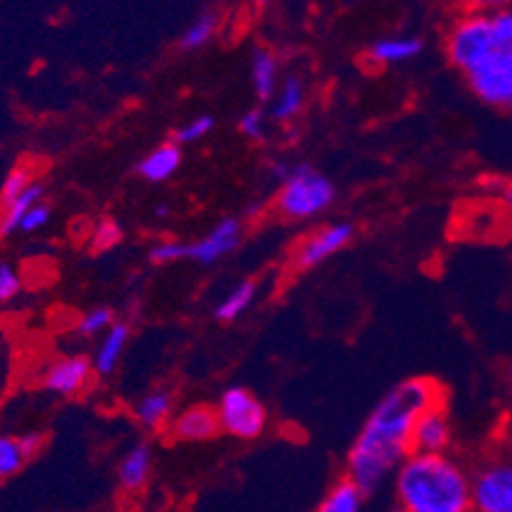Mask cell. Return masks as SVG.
<instances>
[{
	"instance_id": "6da1fadb",
	"label": "cell",
	"mask_w": 512,
	"mask_h": 512,
	"mask_svg": "<svg viewBox=\"0 0 512 512\" xmlns=\"http://www.w3.org/2000/svg\"><path fill=\"white\" fill-rule=\"evenodd\" d=\"M441 403V385L431 377H408L377 400L347 454V479L365 495L388 484L413 454L416 418Z\"/></svg>"
},
{
	"instance_id": "7a4b0ae2",
	"label": "cell",
	"mask_w": 512,
	"mask_h": 512,
	"mask_svg": "<svg viewBox=\"0 0 512 512\" xmlns=\"http://www.w3.org/2000/svg\"><path fill=\"white\" fill-rule=\"evenodd\" d=\"M400 512H474L472 472L456 456L413 451L393 477Z\"/></svg>"
},
{
	"instance_id": "3957f363",
	"label": "cell",
	"mask_w": 512,
	"mask_h": 512,
	"mask_svg": "<svg viewBox=\"0 0 512 512\" xmlns=\"http://www.w3.org/2000/svg\"><path fill=\"white\" fill-rule=\"evenodd\" d=\"M276 174L281 186H278L273 207L283 220L306 222L332 209L337 199V186L327 174H321L309 164H278Z\"/></svg>"
},
{
	"instance_id": "277c9868",
	"label": "cell",
	"mask_w": 512,
	"mask_h": 512,
	"mask_svg": "<svg viewBox=\"0 0 512 512\" xmlns=\"http://www.w3.org/2000/svg\"><path fill=\"white\" fill-rule=\"evenodd\" d=\"M497 49H500V41H497L495 26H492V16H484V13H462L446 29V59L464 77Z\"/></svg>"
},
{
	"instance_id": "5b68a950",
	"label": "cell",
	"mask_w": 512,
	"mask_h": 512,
	"mask_svg": "<svg viewBox=\"0 0 512 512\" xmlns=\"http://www.w3.org/2000/svg\"><path fill=\"white\" fill-rule=\"evenodd\" d=\"M217 421H220L222 434L232 436L237 441H255L265 434V428L271 423L268 408L263 400L248 388L232 385L222 390V395L214 403Z\"/></svg>"
},
{
	"instance_id": "8992f818",
	"label": "cell",
	"mask_w": 512,
	"mask_h": 512,
	"mask_svg": "<svg viewBox=\"0 0 512 512\" xmlns=\"http://www.w3.org/2000/svg\"><path fill=\"white\" fill-rule=\"evenodd\" d=\"M46 199L44 181L36 176L34 166L21 164L6 176L0 186V242L18 235L26 214Z\"/></svg>"
},
{
	"instance_id": "52a82bcc",
	"label": "cell",
	"mask_w": 512,
	"mask_h": 512,
	"mask_svg": "<svg viewBox=\"0 0 512 512\" xmlns=\"http://www.w3.org/2000/svg\"><path fill=\"white\" fill-rule=\"evenodd\" d=\"M472 95L487 107L512 113V49L500 46L467 74Z\"/></svg>"
},
{
	"instance_id": "ba28073f",
	"label": "cell",
	"mask_w": 512,
	"mask_h": 512,
	"mask_svg": "<svg viewBox=\"0 0 512 512\" xmlns=\"http://www.w3.org/2000/svg\"><path fill=\"white\" fill-rule=\"evenodd\" d=\"M474 512H512V454L490 456L472 472Z\"/></svg>"
},
{
	"instance_id": "9c48e42d",
	"label": "cell",
	"mask_w": 512,
	"mask_h": 512,
	"mask_svg": "<svg viewBox=\"0 0 512 512\" xmlns=\"http://www.w3.org/2000/svg\"><path fill=\"white\" fill-rule=\"evenodd\" d=\"M355 225L349 220L339 222H327V225L311 230L304 240H299V245L293 248L291 263L299 273L314 271L319 265L327 263L329 258L342 253L349 242L355 240Z\"/></svg>"
},
{
	"instance_id": "30bf717a",
	"label": "cell",
	"mask_w": 512,
	"mask_h": 512,
	"mask_svg": "<svg viewBox=\"0 0 512 512\" xmlns=\"http://www.w3.org/2000/svg\"><path fill=\"white\" fill-rule=\"evenodd\" d=\"M92 360L85 355H59L39 372V388L57 398H77L92 383Z\"/></svg>"
},
{
	"instance_id": "8fae6325",
	"label": "cell",
	"mask_w": 512,
	"mask_h": 512,
	"mask_svg": "<svg viewBox=\"0 0 512 512\" xmlns=\"http://www.w3.org/2000/svg\"><path fill=\"white\" fill-rule=\"evenodd\" d=\"M242 232L245 230H242L240 217H222L197 240H186L184 260L197 265H217L240 248Z\"/></svg>"
},
{
	"instance_id": "7c38bea8",
	"label": "cell",
	"mask_w": 512,
	"mask_h": 512,
	"mask_svg": "<svg viewBox=\"0 0 512 512\" xmlns=\"http://www.w3.org/2000/svg\"><path fill=\"white\" fill-rule=\"evenodd\" d=\"M166 428H169L171 439L181 441V444H204V441H212L214 436L222 434L217 411L207 403H194V406L181 408L179 413H174Z\"/></svg>"
},
{
	"instance_id": "4fadbf2b",
	"label": "cell",
	"mask_w": 512,
	"mask_h": 512,
	"mask_svg": "<svg viewBox=\"0 0 512 512\" xmlns=\"http://www.w3.org/2000/svg\"><path fill=\"white\" fill-rule=\"evenodd\" d=\"M454 441V428L446 408L431 406L416 418L413 426V451L416 454H446Z\"/></svg>"
},
{
	"instance_id": "5bb4252c",
	"label": "cell",
	"mask_w": 512,
	"mask_h": 512,
	"mask_svg": "<svg viewBox=\"0 0 512 512\" xmlns=\"http://www.w3.org/2000/svg\"><path fill=\"white\" fill-rule=\"evenodd\" d=\"M44 439L39 434H13V431H0V482H8L16 474L26 469V464L34 462Z\"/></svg>"
},
{
	"instance_id": "9a60e30c",
	"label": "cell",
	"mask_w": 512,
	"mask_h": 512,
	"mask_svg": "<svg viewBox=\"0 0 512 512\" xmlns=\"http://www.w3.org/2000/svg\"><path fill=\"white\" fill-rule=\"evenodd\" d=\"M306 102H309V87H306V79L296 72L283 74L276 95H273V100L268 102L271 123L288 125L293 123V120H299L306 110Z\"/></svg>"
},
{
	"instance_id": "2e32d148",
	"label": "cell",
	"mask_w": 512,
	"mask_h": 512,
	"mask_svg": "<svg viewBox=\"0 0 512 512\" xmlns=\"http://www.w3.org/2000/svg\"><path fill=\"white\" fill-rule=\"evenodd\" d=\"M153 446L146 444V441H136L133 446L123 451L118 462V487L128 495H136L151 482L153 474Z\"/></svg>"
},
{
	"instance_id": "e0dca14e",
	"label": "cell",
	"mask_w": 512,
	"mask_h": 512,
	"mask_svg": "<svg viewBox=\"0 0 512 512\" xmlns=\"http://www.w3.org/2000/svg\"><path fill=\"white\" fill-rule=\"evenodd\" d=\"M423 49H426V44L418 36L395 34L372 41L365 57L372 67H398V64H408L421 57Z\"/></svg>"
},
{
	"instance_id": "ac0fdd59",
	"label": "cell",
	"mask_w": 512,
	"mask_h": 512,
	"mask_svg": "<svg viewBox=\"0 0 512 512\" xmlns=\"http://www.w3.org/2000/svg\"><path fill=\"white\" fill-rule=\"evenodd\" d=\"M176 408V395L169 388H153L148 393H143L141 398L133 403V418L141 428L146 431H158V428H166L174 418Z\"/></svg>"
},
{
	"instance_id": "d6986e66",
	"label": "cell",
	"mask_w": 512,
	"mask_h": 512,
	"mask_svg": "<svg viewBox=\"0 0 512 512\" xmlns=\"http://www.w3.org/2000/svg\"><path fill=\"white\" fill-rule=\"evenodd\" d=\"M181 164H184V148L174 141H166L161 146L151 148L138 161L136 171L148 184H164V181H169L181 169Z\"/></svg>"
},
{
	"instance_id": "ffe728a7",
	"label": "cell",
	"mask_w": 512,
	"mask_h": 512,
	"mask_svg": "<svg viewBox=\"0 0 512 512\" xmlns=\"http://www.w3.org/2000/svg\"><path fill=\"white\" fill-rule=\"evenodd\" d=\"M128 344H130V324H125V321H115L113 327L107 329V332L97 339L95 355L90 357L95 375L100 377L113 375V372L120 367V360H123Z\"/></svg>"
},
{
	"instance_id": "44dd1931",
	"label": "cell",
	"mask_w": 512,
	"mask_h": 512,
	"mask_svg": "<svg viewBox=\"0 0 512 512\" xmlns=\"http://www.w3.org/2000/svg\"><path fill=\"white\" fill-rule=\"evenodd\" d=\"M281 79V62H278L276 54L265 46L253 49V54H250V85H253L255 97L260 102H271Z\"/></svg>"
},
{
	"instance_id": "7402d4cb",
	"label": "cell",
	"mask_w": 512,
	"mask_h": 512,
	"mask_svg": "<svg viewBox=\"0 0 512 512\" xmlns=\"http://www.w3.org/2000/svg\"><path fill=\"white\" fill-rule=\"evenodd\" d=\"M260 286L253 278H245V281H237L230 291H225L214 306V319L222 321V324H230L237 321L240 316L248 314L253 309V304L258 301Z\"/></svg>"
},
{
	"instance_id": "603a6c76",
	"label": "cell",
	"mask_w": 512,
	"mask_h": 512,
	"mask_svg": "<svg viewBox=\"0 0 512 512\" xmlns=\"http://www.w3.org/2000/svg\"><path fill=\"white\" fill-rule=\"evenodd\" d=\"M220 31V13L217 11H202L194 18L189 26L184 29V34L179 36V49L181 51H199L209 44V41L217 36Z\"/></svg>"
},
{
	"instance_id": "cb8c5ba5",
	"label": "cell",
	"mask_w": 512,
	"mask_h": 512,
	"mask_svg": "<svg viewBox=\"0 0 512 512\" xmlns=\"http://www.w3.org/2000/svg\"><path fill=\"white\" fill-rule=\"evenodd\" d=\"M365 492L357 490L349 479H342L324 495L314 512H362L365 510Z\"/></svg>"
},
{
	"instance_id": "d4e9b609",
	"label": "cell",
	"mask_w": 512,
	"mask_h": 512,
	"mask_svg": "<svg viewBox=\"0 0 512 512\" xmlns=\"http://www.w3.org/2000/svg\"><path fill=\"white\" fill-rule=\"evenodd\" d=\"M115 321L118 319H115V311L110 306H92L85 314H79L77 324H74V334L79 339H100Z\"/></svg>"
},
{
	"instance_id": "484cf974",
	"label": "cell",
	"mask_w": 512,
	"mask_h": 512,
	"mask_svg": "<svg viewBox=\"0 0 512 512\" xmlns=\"http://www.w3.org/2000/svg\"><path fill=\"white\" fill-rule=\"evenodd\" d=\"M214 125H217V120H214L212 115H194L192 120H186L184 125L176 128L174 143H179V146L184 148V146H192V143L204 141L207 136H212Z\"/></svg>"
},
{
	"instance_id": "4316f807",
	"label": "cell",
	"mask_w": 512,
	"mask_h": 512,
	"mask_svg": "<svg viewBox=\"0 0 512 512\" xmlns=\"http://www.w3.org/2000/svg\"><path fill=\"white\" fill-rule=\"evenodd\" d=\"M268 128H271V115L263 107H250L237 120V130L248 141H265L268 138Z\"/></svg>"
},
{
	"instance_id": "83f0119b",
	"label": "cell",
	"mask_w": 512,
	"mask_h": 512,
	"mask_svg": "<svg viewBox=\"0 0 512 512\" xmlns=\"http://www.w3.org/2000/svg\"><path fill=\"white\" fill-rule=\"evenodd\" d=\"M23 273L11 260H0V306H11L21 299Z\"/></svg>"
},
{
	"instance_id": "f1b7e54d",
	"label": "cell",
	"mask_w": 512,
	"mask_h": 512,
	"mask_svg": "<svg viewBox=\"0 0 512 512\" xmlns=\"http://www.w3.org/2000/svg\"><path fill=\"white\" fill-rule=\"evenodd\" d=\"M184 245L186 240H176V237H164V240L153 242L148 250V258L156 265H174L184 263Z\"/></svg>"
},
{
	"instance_id": "f546056e",
	"label": "cell",
	"mask_w": 512,
	"mask_h": 512,
	"mask_svg": "<svg viewBox=\"0 0 512 512\" xmlns=\"http://www.w3.org/2000/svg\"><path fill=\"white\" fill-rule=\"evenodd\" d=\"M123 240V227L115 220H100L92 230V248L97 250H110Z\"/></svg>"
},
{
	"instance_id": "4dcf8cb0",
	"label": "cell",
	"mask_w": 512,
	"mask_h": 512,
	"mask_svg": "<svg viewBox=\"0 0 512 512\" xmlns=\"http://www.w3.org/2000/svg\"><path fill=\"white\" fill-rule=\"evenodd\" d=\"M49 222H51V204L44 199V202H39L29 214H26V220L21 222L18 235H34V232L44 230Z\"/></svg>"
},
{
	"instance_id": "1f68e13d",
	"label": "cell",
	"mask_w": 512,
	"mask_h": 512,
	"mask_svg": "<svg viewBox=\"0 0 512 512\" xmlns=\"http://www.w3.org/2000/svg\"><path fill=\"white\" fill-rule=\"evenodd\" d=\"M492 26H495V34H497V41H500V46L512 49V6L497 11L495 16H492Z\"/></svg>"
},
{
	"instance_id": "d6a6232c",
	"label": "cell",
	"mask_w": 512,
	"mask_h": 512,
	"mask_svg": "<svg viewBox=\"0 0 512 512\" xmlns=\"http://www.w3.org/2000/svg\"><path fill=\"white\" fill-rule=\"evenodd\" d=\"M464 8V13H484V16H495L502 8L512 6V0H456Z\"/></svg>"
},
{
	"instance_id": "836d02e7",
	"label": "cell",
	"mask_w": 512,
	"mask_h": 512,
	"mask_svg": "<svg viewBox=\"0 0 512 512\" xmlns=\"http://www.w3.org/2000/svg\"><path fill=\"white\" fill-rule=\"evenodd\" d=\"M500 197H502V202H505L507 207L512 209V184L502 186V189H500Z\"/></svg>"
},
{
	"instance_id": "e575fe53",
	"label": "cell",
	"mask_w": 512,
	"mask_h": 512,
	"mask_svg": "<svg viewBox=\"0 0 512 512\" xmlns=\"http://www.w3.org/2000/svg\"><path fill=\"white\" fill-rule=\"evenodd\" d=\"M505 385H507V398H510V406H512V367H510V370H507Z\"/></svg>"
},
{
	"instance_id": "d590c367",
	"label": "cell",
	"mask_w": 512,
	"mask_h": 512,
	"mask_svg": "<svg viewBox=\"0 0 512 512\" xmlns=\"http://www.w3.org/2000/svg\"><path fill=\"white\" fill-rule=\"evenodd\" d=\"M260 6H268V3H271V0H258Z\"/></svg>"
},
{
	"instance_id": "8d00e7d4",
	"label": "cell",
	"mask_w": 512,
	"mask_h": 512,
	"mask_svg": "<svg viewBox=\"0 0 512 512\" xmlns=\"http://www.w3.org/2000/svg\"><path fill=\"white\" fill-rule=\"evenodd\" d=\"M388 512H400V510H398V507H393V510H388Z\"/></svg>"
}]
</instances>
